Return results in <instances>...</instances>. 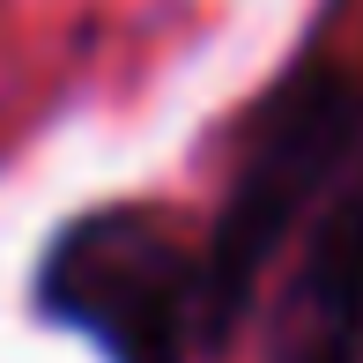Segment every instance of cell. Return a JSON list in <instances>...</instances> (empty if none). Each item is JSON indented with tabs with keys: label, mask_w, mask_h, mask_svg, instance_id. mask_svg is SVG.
<instances>
[{
	"label": "cell",
	"mask_w": 363,
	"mask_h": 363,
	"mask_svg": "<svg viewBox=\"0 0 363 363\" xmlns=\"http://www.w3.org/2000/svg\"><path fill=\"white\" fill-rule=\"evenodd\" d=\"M363 163V52H341L334 23L304 45L245 104L230 134V171L216 216L201 230V356H230L252 326L282 245L304 216Z\"/></svg>",
	"instance_id": "cell-1"
},
{
	"label": "cell",
	"mask_w": 363,
	"mask_h": 363,
	"mask_svg": "<svg viewBox=\"0 0 363 363\" xmlns=\"http://www.w3.org/2000/svg\"><path fill=\"white\" fill-rule=\"evenodd\" d=\"M30 319L104 363L201 356V238L163 201H96L52 223L30 259Z\"/></svg>",
	"instance_id": "cell-2"
},
{
	"label": "cell",
	"mask_w": 363,
	"mask_h": 363,
	"mask_svg": "<svg viewBox=\"0 0 363 363\" xmlns=\"http://www.w3.org/2000/svg\"><path fill=\"white\" fill-rule=\"evenodd\" d=\"M252 326L259 363H363V163L282 245Z\"/></svg>",
	"instance_id": "cell-3"
}]
</instances>
